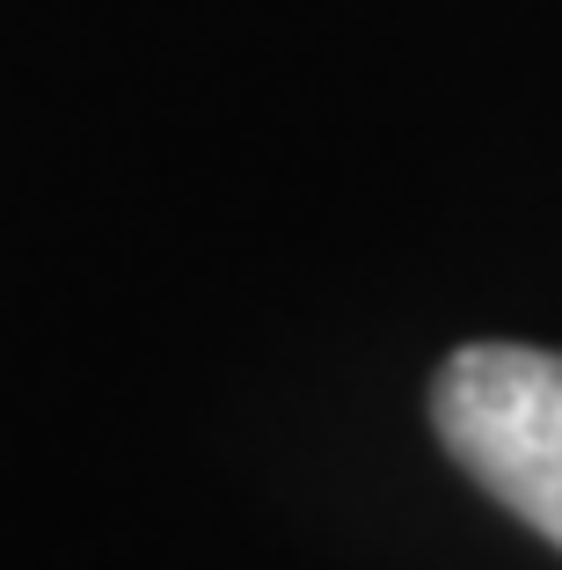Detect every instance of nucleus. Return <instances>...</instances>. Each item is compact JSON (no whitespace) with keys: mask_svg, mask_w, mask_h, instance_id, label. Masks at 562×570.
I'll list each match as a JSON object with an SVG mask.
<instances>
[{"mask_svg":"<svg viewBox=\"0 0 562 570\" xmlns=\"http://www.w3.org/2000/svg\"><path fill=\"white\" fill-rule=\"evenodd\" d=\"M431 432L461 475L562 549V352L461 344L431 381Z\"/></svg>","mask_w":562,"mask_h":570,"instance_id":"obj_1","label":"nucleus"}]
</instances>
